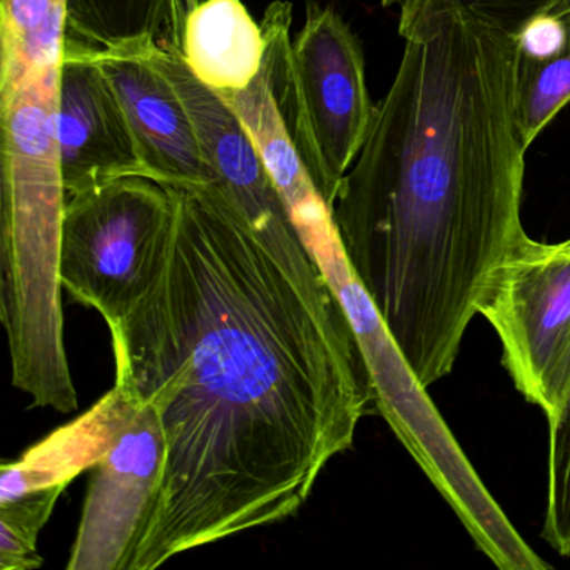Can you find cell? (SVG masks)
Returning <instances> with one entry per match:
<instances>
[{"label": "cell", "instance_id": "6da1fadb", "mask_svg": "<svg viewBox=\"0 0 570 570\" xmlns=\"http://www.w3.org/2000/svg\"><path fill=\"white\" fill-rule=\"evenodd\" d=\"M168 188L155 275L108 326L115 385L155 406L166 439L131 570L296 515L375 406L352 323L303 239L269 245L216 183Z\"/></svg>", "mask_w": 570, "mask_h": 570}, {"label": "cell", "instance_id": "7a4b0ae2", "mask_svg": "<svg viewBox=\"0 0 570 570\" xmlns=\"http://www.w3.org/2000/svg\"><path fill=\"white\" fill-rule=\"evenodd\" d=\"M392 88L333 222L423 389L445 379L493 273L525 235L515 39L463 9L400 14Z\"/></svg>", "mask_w": 570, "mask_h": 570}, {"label": "cell", "instance_id": "3957f363", "mask_svg": "<svg viewBox=\"0 0 570 570\" xmlns=\"http://www.w3.org/2000/svg\"><path fill=\"white\" fill-rule=\"evenodd\" d=\"M262 28L279 111L332 208L375 118L362 46L335 9L315 0H306L305 24L295 41L289 39V2H273Z\"/></svg>", "mask_w": 570, "mask_h": 570}, {"label": "cell", "instance_id": "277c9868", "mask_svg": "<svg viewBox=\"0 0 570 570\" xmlns=\"http://www.w3.org/2000/svg\"><path fill=\"white\" fill-rule=\"evenodd\" d=\"M168 186L128 176L66 198L59 278L79 305L112 325L155 275L173 219Z\"/></svg>", "mask_w": 570, "mask_h": 570}, {"label": "cell", "instance_id": "5b68a950", "mask_svg": "<svg viewBox=\"0 0 570 570\" xmlns=\"http://www.w3.org/2000/svg\"><path fill=\"white\" fill-rule=\"evenodd\" d=\"M479 315L495 330L520 395L552 422L570 389V239L523 236L493 273Z\"/></svg>", "mask_w": 570, "mask_h": 570}, {"label": "cell", "instance_id": "8992f818", "mask_svg": "<svg viewBox=\"0 0 570 570\" xmlns=\"http://www.w3.org/2000/svg\"><path fill=\"white\" fill-rule=\"evenodd\" d=\"M165 460L158 413L135 399L115 442L91 469L69 570H131L158 500Z\"/></svg>", "mask_w": 570, "mask_h": 570}, {"label": "cell", "instance_id": "52a82bcc", "mask_svg": "<svg viewBox=\"0 0 570 570\" xmlns=\"http://www.w3.org/2000/svg\"><path fill=\"white\" fill-rule=\"evenodd\" d=\"M58 145L66 198L128 176H146L118 92L91 46L66 36ZM148 178V176H146Z\"/></svg>", "mask_w": 570, "mask_h": 570}, {"label": "cell", "instance_id": "ba28073f", "mask_svg": "<svg viewBox=\"0 0 570 570\" xmlns=\"http://www.w3.org/2000/svg\"><path fill=\"white\" fill-rule=\"evenodd\" d=\"M155 45L91 49L121 99L146 176L165 186L215 183L185 99L153 59Z\"/></svg>", "mask_w": 570, "mask_h": 570}, {"label": "cell", "instance_id": "9c48e42d", "mask_svg": "<svg viewBox=\"0 0 570 570\" xmlns=\"http://www.w3.org/2000/svg\"><path fill=\"white\" fill-rule=\"evenodd\" d=\"M158 45L216 92L243 91L265 65V32L243 0H169Z\"/></svg>", "mask_w": 570, "mask_h": 570}, {"label": "cell", "instance_id": "30bf717a", "mask_svg": "<svg viewBox=\"0 0 570 570\" xmlns=\"http://www.w3.org/2000/svg\"><path fill=\"white\" fill-rule=\"evenodd\" d=\"M135 409V399L112 386L88 413L56 430L21 459L6 462L0 472V505L69 483L92 469L108 452Z\"/></svg>", "mask_w": 570, "mask_h": 570}, {"label": "cell", "instance_id": "8fae6325", "mask_svg": "<svg viewBox=\"0 0 570 570\" xmlns=\"http://www.w3.org/2000/svg\"><path fill=\"white\" fill-rule=\"evenodd\" d=\"M169 0H66V36L98 49L158 42Z\"/></svg>", "mask_w": 570, "mask_h": 570}, {"label": "cell", "instance_id": "7c38bea8", "mask_svg": "<svg viewBox=\"0 0 570 570\" xmlns=\"http://www.w3.org/2000/svg\"><path fill=\"white\" fill-rule=\"evenodd\" d=\"M563 19L569 38L562 52L546 61H530L519 56L515 118L527 149L570 102V14Z\"/></svg>", "mask_w": 570, "mask_h": 570}, {"label": "cell", "instance_id": "4fadbf2b", "mask_svg": "<svg viewBox=\"0 0 570 570\" xmlns=\"http://www.w3.org/2000/svg\"><path fill=\"white\" fill-rule=\"evenodd\" d=\"M65 489L31 493L0 505V570H28L42 566L38 537L55 512Z\"/></svg>", "mask_w": 570, "mask_h": 570}, {"label": "cell", "instance_id": "5bb4252c", "mask_svg": "<svg viewBox=\"0 0 570 570\" xmlns=\"http://www.w3.org/2000/svg\"><path fill=\"white\" fill-rule=\"evenodd\" d=\"M549 492L542 539L570 556V389L559 415L549 422Z\"/></svg>", "mask_w": 570, "mask_h": 570}, {"label": "cell", "instance_id": "9a60e30c", "mask_svg": "<svg viewBox=\"0 0 570 570\" xmlns=\"http://www.w3.org/2000/svg\"><path fill=\"white\" fill-rule=\"evenodd\" d=\"M463 9L487 24L515 39L530 22L540 18H566L570 0H405L403 11Z\"/></svg>", "mask_w": 570, "mask_h": 570}, {"label": "cell", "instance_id": "2e32d148", "mask_svg": "<svg viewBox=\"0 0 570 570\" xmlns=\"http://www.w3.org/2000/svg\"><path fill=\"white\" fill-rule=\"evenodd\" d=\"M566 19L540 18L530 22L515 38L519 56L530 61H546L563 51L567 45Z\"/></svg>", "mask_w": 570, "mask_h": 570}, {"label": "cell", "instance_id": "e0dca14e", "mask_svg": "<svg viewBox=\"0 0 570 570\" xmlns=\"http://www.w3.org/2000/svg\"><path fill=\"white\" fill-rule=\"evenodd\" d=\"M396 2H400V0H382V4L385 6V8H390V6L396 4Z\"/></svg>", "mask_w": 570, "mask_h": 570}]
</instances>
